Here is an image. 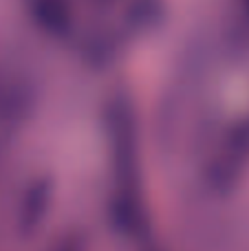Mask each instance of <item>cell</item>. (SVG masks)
Masks as SVG:
<instances>
[{"mask_svg":"<svg viewBox=\"0 0 249 251\" xmlns=\"http://www.w3.org/2000/svg\"><path fill=\"white\" fill-rule=\"evenodd\" d=\"M64 251H77V249H75V247H73V245H71V247H66Z\"/></svg>","mask_w":249,"mask_h":251,"instance_id":"6da1fadb","label":"cell"},{"mask_svg":"<svg viewBox=\"0 0 249 251\" xmlns=\"http://www.w3.org/2000/svg\"><path fill=\"white\" fill-rule=\"evenodd\" d=\"M247 2H249V0H247Z\"/></svg>","mask_w":249,"mask_h":251,"instance_id":"7a4b0ae2","label":"cell"}]
</instances>
